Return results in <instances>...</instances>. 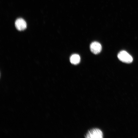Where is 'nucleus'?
<instances>
[{"label": "nucleus", "mask_w": 138, "mask_h": 138, "mask_svg": "<svg viewBox=\"0 0 138 138\" xmlns=\"http://www.w3.org/2000/svg\"><path fill=\"white\" fill-rule=\"evenodd\" d=\"M103 136L102 131L98 128L90 129L85 135V137L86 138H102Z\"/></svg>", "instance_id": "1"}, {"label": "nucleus", "mask_w": 138, "mask_h": 138, "mask_svg": "<svg viewBox=\"0 0 138 138\" xmlns=\"http://www.w3.org/2000/svg\"><path fill=\"white\" fill-rule=\"evenodd\" d=\"M118 57L120 61L127 63H131L133 60L132 56L125 51H120L118 55Z\"/></svg>", "instance_id": "2"}, {"label": "nucleus", "mask_w": 138, "mask_h": 138, "mask_svg": "<svg viewBox=\"0 0 138 138\" xmlns=\"http://www.w3.org/2000/svg\"><path fill=\"white\" fill-rule=\"evenodd\" d=\"M90 49L91 51L93 53L97 54L100 52L102 49V47L99 42L95 41L91 44Z\"/></svg>", "instance_id": "3"}, {"label": "nucleus", "mask_w": 138, "mask_h": 138, "mask_svg": "<svg viewBox=\"0 0 138 138\" xmlns=\"http://www.w3.org/2000/svg\"><path fill=\"white\" fill-rule=\"evenodd\" d=\"M15 24L16 28L20 31L24 30L27 27V24L25 21L22 18L17 19L15 22Z\"/></svg>", "instance_id": "4"}, {"label": "nucleus", "mask_w": 138, "mask_h": 138, "mask_svg": "<svg viewBox=\"0 0 138 138\" xmlns=\"http://www.w3.org/2000/svg\"><path fill=\"white\" fill-rule=\"evenodd\" d=\"M70 60L71 63L76 65L79 63L80 61V57L78 54H74L71 56Z\"/></svg>", "instance_id": "5"}]
</instances>
